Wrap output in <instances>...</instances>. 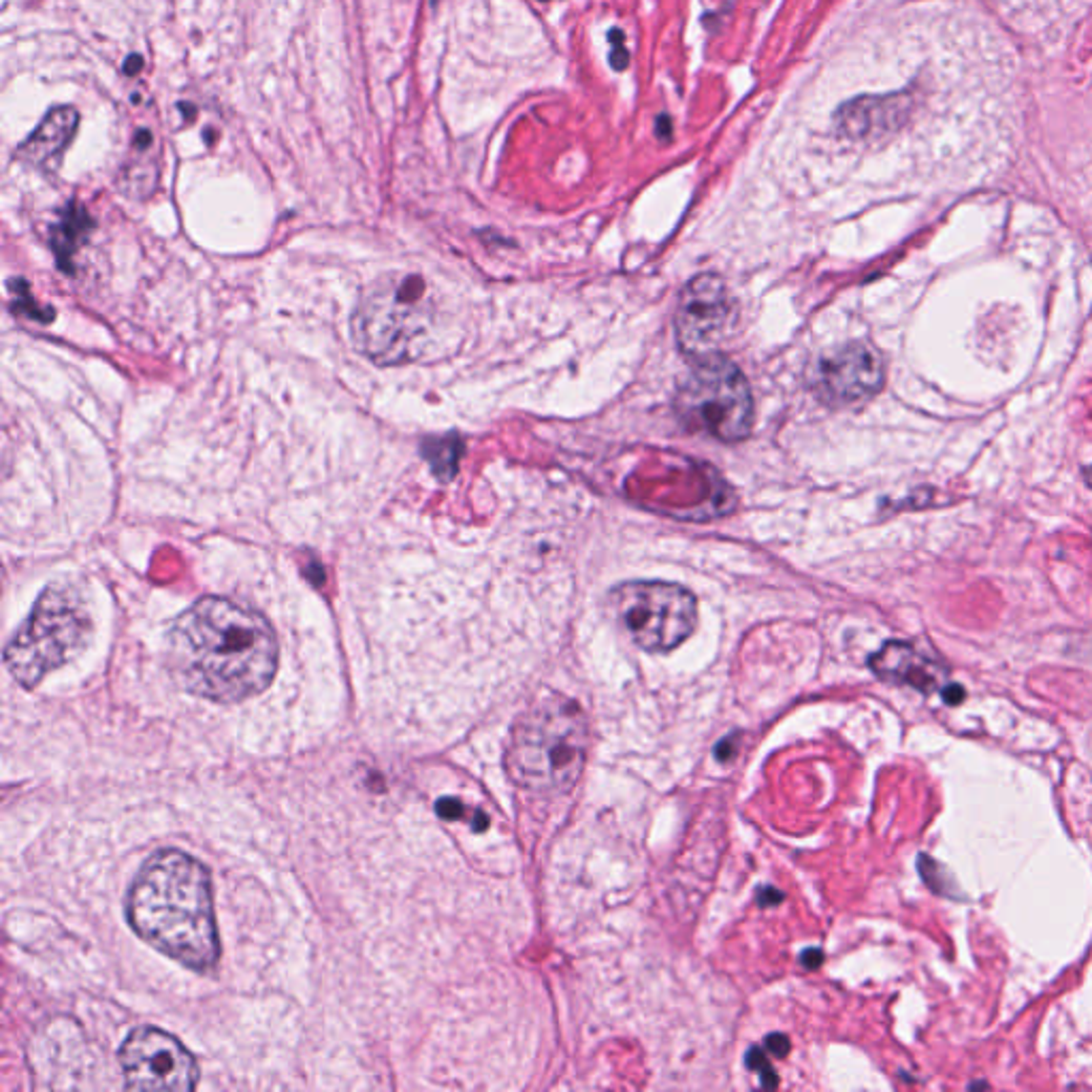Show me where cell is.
<instances>
[{"label": "cell", "instance_id": "30bf717a", "mask_svg": "<svg viewBox=\"0 0 1092 1092\" xmlns=\"http://www.w3.org/2000/svg\"><path fill=\"white\" fill-rule=\"evenodd\" d=\"M884 384V361L862 342L837 348L811 367V389L832 406L867 401Z\"/></svg>", "mask_w": 1092, "mask_h": 1092}, {"label": "cell", "instance_id": "ffe728a7", "mask_svg": "<svg viewBox=\"0 0 1092 1092\" xmlns=\"http://www.w3.org/2000/svg\"><path fill=\"white\" fill-rule=\"evenodd\" d=\"M543 3H546V0H543Z\"/></svg>", "mask_w": 1092, "mask_h": 1092}, {"label": "cell", "instance_id": "7c38bea8", "mask_svg": "<svg viewBox=\"0 0 1092 1092\" xmlns=\"http://www.w3.org/2000/svg\"><path fill=\"white\" fill-rule=\"evenodd\" d=\"M868 666L884 681L913 687L922 694L941 692L948 676V670L939 662L901 640L886 642L875 655H870Z\"/></svg>", "mask_w": 1092, "mask_h": 1092}, {"label": "cell", "instance_id": "9c48e42d", "mask_svg": "<svg viewBox=\"0 0 1092 1092\" xmlns=\"http://www.w3.org/2000/svg\"><path fill=\"white\" fill-rule=\"evenodd\" d=\"M737 308L721 278L702 273L687 284L674 314L678 348L692 359L717 353L732 329Z\"/></svg>", "mask_w": 1092, "mask_h": 1092}, {"label": "cell", "instance_id": "9a60e30c", "mask_svg": "<svg viewBox=\"0 0 1092 1092\" xmlns=\"http://www.w3.org/2000/svg\"><path fill=\"white\" fill-rule=\"evenodd\" d=\"M609 41H610V67L614 71H626L628 64H630V52L626 48V34H623L619 29H612L609 34Z\"/></svg>", "mask_w": 1092, "mask_h": 1092}, {"label": "cell", "instance_id": "d6986e66", "mask_svg": "<svg viewBox=\"0 0 1092 1092\" xmlns=\"http://www.w3.org/2000/svg\"><path fill=\"white\" fill-rule=\"evenodd\" d=\"M1086 481H1088V484L1092 486V465L1086 470Z\"/></svg>", "mask_w": 1092, "mask_h": 1092}, {"label": "cell", "instance_id": "ba28073f", "mask_svg": "<svg viewBox=\"0 0 1092 1092\" xmlns=\"http://www.w3.org/2000/svg\"><path fill=\"white\" fill-rule=\"evenodd\" d=\"M126 1086L133 1090H192L199 1067L192 1054L169 1033L137 1029L120 1050Z\"/></svg>", "mask_w": 1092, "mask_h": 1092}, {"label": "cell", "instance_id": "ac0fdd59", "mask_svg": "<svg viewBox=\"0 0 1092 1092\" xmlns=\"http://www.w3.org/2000/svg\"><path fill=\"white\" fill-rule=\"evenodd\" d=\"M141 67H143V58L139 56V54H131V56L126 58V62H124V67H122V69H124L126 75H131V77H133V75H137V73L141 71Z\"/></svg>", "mask_w": 1092, "mask_h": 1092}, {"label": "cell", "instance_id": "6da1fadb", "mask_svg": "<svg viewBox=\"0 0 1092 1092\" xmlns=\"http://www.w3.org/2000/svg\"><path fill=\"white\" fill-rule=\"evenodd\" d=\"M169 666L192 696L240 702L259 696L273 681L278 640L261 612L207 595L173 623Z\"/></svg>", "mask_w": 1092, "mask_h": 1092}, {"label": "cell", "instance_id": "5b68a950", "mask_svg": "<svg viewBox=\"0 0 1092 1092\" xmlns=\"http://www.w3.org/2000/svg\"><path fill=\"white\" fill-rule=\"evenodd\" d=\"M92 619L81 595L69 587H48L29 619L7 645L5 664L17 683L34 687L86 649Z\"/></svg>", "mask_w": 1092, "mask_h": 1092}, {"label": "cell", "instance_id": "277c9868", "mask_svg": "<svg viewBox=\"0 0 1092 1092\" xmlns=\"http://www.w3.org/2000/svg\"><path fill=\"white\" fill-rule=\"evenodd\" d=\"M434 306L417 273H387L363 292L353 314V342L372 363L415 361L425 342Z\"/></svg>", "mask_w": 1092, "mask_h": 1092}, {"label": "cell", "instance_id": "8992f818", "mask_svg": "<svg viewBox=\"0 0 1092 1092\" xmlns=\"http://www.w3.org/2000/svg\"><path fill=\"white\" fill-rule=\"evenodd\" d=\"M674 410L694 431L739 442L754 425V397L745 375L726 356H696L674 395Z\"/></svg>", "mask_w": 1092, "mask_h": 1092}, {"label": "cell", "instance_id": "3957f363", "mask_svg": "<svg viewBox=\"0 0 1092 1092\" xmlns=\"http://www.w3.org/2000/svg\"><path fill=\"white\" fill-rule=\"evenodd\" d=\"M589 730L578 704L546 694L512 728L506 766L515 782L536 794L567 792L583 773Z\"/></svg>", "mask_w": 1092, "mask_h": 1092}, {"label": "cell", "instance_id": "e0dca14e", "mask_svg": "<svg viewBox=\"0 0 1092 1092\" xmlns=\"http://www.w3.org/2000/svg\"><path fill=\"white\" fill-rule=\"evenodd\" d=\"M655 135L664 141L670 139V135H673V120H670L666 114L655 118Z\"/></svg>", "mask_w": 1092, "mask_h": 1092}, {"label": "cell", "instance_id": "2e32d148", "mask_svg": "<svg viewBox=\"0 0 1092 1092\" xmlns=\"http://www.w3.org/2000/svg\"><path fill=\"white\" fill-rule=\"evenodd\" d=\"M941 696H943L945 704H950V706H956V704H962V700L967 698V692H965V687H962V685H958V683H950V685H945V687H943V690H941Z\"/></svg>", "mask_w": 1092, "mask_h": 1092}, {"label": "cell", "instance_id": "5bb4252c", "mask_svg": "<svg viewBox=\"0 0 1092 1092\" xmlns=\"http://www.w3.org/2000/svg\"><path fill=\"white\" fill-rule=\"evenodd\" d=\"M86 223H88V216L84 212H79V209L71 207L67 216H64L62 225L56 226L54 235H56V252H58L60 263H64V259H67L64 254H69V259H71V252L75 250V240L84 235V231H86Z\"/></svg>", "mask_w": 1092, "mask_h": 1092}, {"label": "cell", "instance_id": "4fadbf2b", "mask_svg": "<svg viewBox=\"0 0 1092 1092\" xmlns=\"http://www.w3.org/2000/svg\"><path fill=\"white\" fill-rule=\"evenodd\" d=\"M79 126V112L71 105L50 109L41 124L26 137L15 156L29 164H45L73 141Z\"/></svg>", "mask_w": 1092, "mask_h": 1092}, {"label": "cell", "instance_id": "8fae6325", "mask_svg": "<svg viewBox=\"0 0 1092 1092\" xmlns=\"http://www.w3.org/2000/svg\"><path fill=\"white\" fill-rule=\"evenodd\" d=\"M915 100L910 92L892 95H868L843 103L834 120L841 135L849 139H877L888 137L905 126L913 114Z\"/></svg>", "mask_w": 1092, "mask_h": 1092}, {"label": "cell", "instance_id": "52a82bcc", "mask_svg": "<svg viewBox=\"0 0 1092 1092\" xmlns=\"http://www.w3.org/2000/svg\"><path fill=\"white\" fill-rule=\"evenodd\" d=\"M614 617L640 649L666 653L692 636L698 621L694 593L664 581H632L610 591Z\"/></svg>", "mask_w": 1092, "mask_h": 1092}, {"label": "cell", "instance_id": "7a4b0ae2", "mask_svg": "<svg viewBox=\"0 0 1092 1092\" xmlns=\"http://www.w3.org/2000/svg\"><path fill=\"white\" fill-rule=\"evenodd\" d=\"M133 931L164 956L205 973L220 956L212 881L188 853L162 849L143 862L126 896Z\"/></svg>", "mask_w": 1092, "mask_h": 1092}]
</instances>
